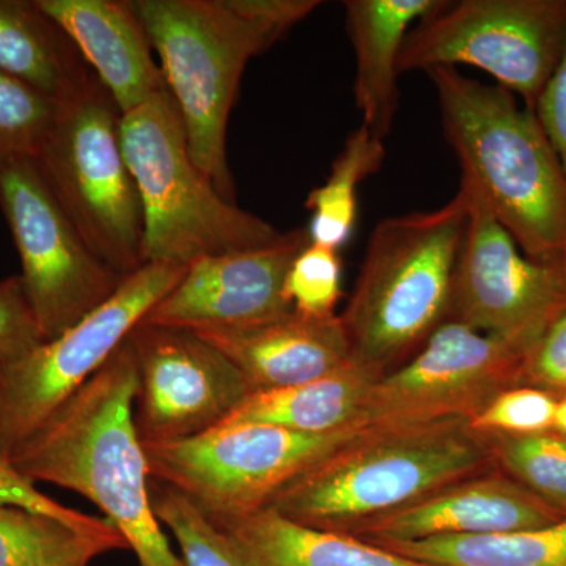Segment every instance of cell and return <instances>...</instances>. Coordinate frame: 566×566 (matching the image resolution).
<instances>
[{
  "mask_svg": "<svg viewBox=\"0 0 566 566\" xmlns=\"http://www.w3.org/2000/svg\"><path fill=\"white\" fill-rule=\"evenodd\" d=\"M39 3L69 33L122 115L166 91L161 66L153 57L150 41L132 0H39Z\"/></svg>",
  "mask_w": 566,
  "mask_h": 566,
  "instance_id": "18",
  "label": "cell"
},
{
  "mask_svg": "<svg viewBox=\"0 0 566 566\" xmlns=\"http://www.w3.org/2000/svg\"><path fill=\"white\" fill-rule=\"evenodd\" d=\"M182 118L189 153L234 203L227 126L248 63L318 9L316 0H132Z\"/></svg>",
  "mask_w": 566,
  "mask_h": 566,
  "instance_id": "2",
  "label": "cell"
},
{
  "mask_svg": "<svg viewBox=\"0 0 566 566\" xmlns=\"http://www.w3.org/2000/svg\"><path fill=\"white\" fill-rule=\"evenodd\" d=\"M565 29L566 0H444L406 35L398 70L474 66L534 111Z\"/></svg>",
  "mask_w": 566,
  "mask_h": 566,
  "instance_id": "10",
  "label": "cell"
},
{
  "mask_svg": "<svg viewBox=\"0 0 566 566\" xmlns=\"http://www.w3.org/2000/svg\"><path fill=\"white\" fill-rule=\"evenodd\" d=\"M59 103L0 71V170L33 158L46 139Z\"/></svg>",
  "mask_w": 566,
  "mask_h": 566,
  "instance_id": "28",
  "label": "cell"
},
{
  "mask_svg": "<svg viewBox=\"0 0 566 566\" xmlns=\"http://www.w3.org/2000/svg\"><path fill=\"white\" fill-rule=\"evenodd\" d=\"M0 208L21 260V283L43 342L91 315L117 292L123 275L82 240L32 158L0 170Z\"/></svg>",
  "mask_w": 566,
  "mask_h": 566,
  "instance_id": "11",
  "label": "cell"
},
{
  "mask_svg": "<svg viewBox=\"0 0 566 566\" xmlns=\"http://www.w3.org/2000/svg\"><path fill=\"white\" fill-rule=\"evenodd\" d=\"M461 185L535 262L566 268V172L535 112L501 85L457 69L427 71Z\"/></svg>",
  "mask_w": 566,
  "mask_h": 566,
  "instance_id": "3",
  "label": "cell"
},
{
  "mask_svg": "<svg viewBox=\"0 0 566 566\" xmlns=\"http://www.w3.org/2000/svg\"><path fill=\"white\" fill-rule=\"evenodd\" d=\"M378 546L433 566H566V517L553 526L531 531Z\"/></svg>",
  "mask_w": 566,
  "mask_h": 566,
  "instance_id": "23",
  "label": "cell"
},
{
  "mask_svg": "<svg viewBox=\"0 0 566 566\" xmlns=\"http://www.w3.org/2000/svg\"><path fill=\"white\" fill-rule=\"evenodd\" d=\"M444 0H346V32L356 55L354 102L378 139L392 132L400 92L398 61L406 35Z\"/></svg>",
  "mask_w": 566,
  "mask_h": 566,
  "instance_id": "19",
  "label": "cell"
},
{
  "mask_svg": "<svg viewBox=\"0 0 566 566\" xmlns=\"http://www.w3.org/2000/svg\"><path fill=\"white\" fill-rule=\"evenodd\" d=\"M534 112L566 172V29L560 55Z\"/></svg>",
  "mask_w": 566,
  "mask_h": 566,
  "instance_id": "34",
  "label": "cell"
},
{
  "mask_svg": "<svg viewBox=\"0 0 566 566\" xmlns=\"http://www.w3.org/2000/svg\"><path fill=\"white\" fill-rule=\"evenodd\" d=\"M534 344L447 319L406 363L376 379L360 422L400 427L472 419L495 395L521 386L524 360Z\"/></svg>",
  "mask_w": 566,
  "mask_h": 566,
  "instance_id": "12",
  "label": "cell"
},
{
  "mask_svg": "<svg viewBox=\"0 0 566 566\" xmlns=\"http://www.w3.org/2000/svg\"><path fill=\"white\" fill-rule=\"evenodd\" d=\"M381 139L360 126L349 134L323 186L308 193L305 207L312 211L307 233L311 243L340 252L354 232L357 189L365 178L381 169L386 150Z\"/></svg>",
  "mask_w": 566,
  "mask_h": 566,
  "instance_id": "25",
  "label": "cell"
},
{
  "mask_svg": "<svg viewBox=\"0 0 566 566\" xmlns=\"http://www.w3.org/2000/svg\"><path fill=\"white\" fill-rule=\"evenodd\" d=\"M553 431L554 433L566 438V395L557 398L556 417H554Z\"/></svg>",
  "mask_w": 566,
  "mask_h": 566,
  "instance_id": "35",
  "label": "cell"
},
{
  "mask_svg": "<svg viewBox=\"0 0 566 566\" xmlns=\"http://www.w3.org/2000/svg\"><path fill=\"white\" fill-rule=\"evenodd\" d=\"M0 71L55 103L98 80L39 0H0Z\"/></svg>",
  "mask_w": 566,
  "mask_h": 566,
  "instance_id": "21",
  "label": "cell"
},
{
  "mask_svg": "<svg viewBox=\"0 0 566 566\" xmlns=\"http://www.w3.org/2000/svg\"><path fill=\"white\" fill-rule=\"evenodd\" d=\"M186 266L148 262L126 275L106 303L69 331L0 364V463L46 422L117 352Z\"/></svg>",
  "mask_w": 566,
  "mask_h": 566,
  "instance_id": "9",
  "label": "cell"
},
{
  "mask_svg": "<svg viewBox=\"0 0 566 566\" xmlns=\"http://www.w3.org/2000/svg\"><path fill=\"white\" fill-rule=\"evenodd\" d=\"M117 549H128L117 528L93 534L43 513L0 504V566H88Z\"/></svg>",
  "mask_w": 566,
  "mask_h": 566,
  "instance_id": "24",
  "label": "cell"
},
{
  "mask_svg": "<svg viewBox=\"0 0 566 566\" xmlns=\"http://www.w3.org/2000/svg\"><path fill=\"white\" fill-rule=\"evenodd\" d=\"M136 357L126 340L39 430L9 465L84 495L106 513L140 566H188L175 556L151 506L150 472L133 422Z\"/></svg>",
  "mask_w": 566,
  "mask_h": 566,
  "instance_id": "1",
  "label": "cell"
},
{
  "mask_svg": "<svg viewBox=\"0 0 566 566\" xmlns=\"http://www.w3.org/2000/svg\"><path fill=\"white\" fill-rule=\"evenodd\" d=\"M128 338L137 374L133 422L142 444L208 433L252 394L237 365L192 331L140 323Z\"/></svg>",
  "mask_w": 566,
  "mask_h": 566,
  "instance_id": "14",
  "label": "cell"
},
{
  "mask_svg": "<svg viewBox=\"0 0 566 566\" xmlns=\"http://www.w3.org/2000/svg\"><path fill=\"white\" fill-rule=\"evenodd\" d=\"M557 397L532 386H515L495 395L469 424L488 436H527L553 431Z\"/></svg>",
  "mask_w": 566,
  "mask_h": 566,
  "instance_id": "30",
  "label": "cell"
},
{
  "mask_svg": "<svg viewBox=\"0 0 566 566\" xmlns=\"http://www.w3.org/2000/svg\"><path fill=\"white\" fill-rule=\"evenodd\" d=\"M468 223L463 191L431 211L375 227L354 292L340 314L354 359L385 375L449 319Z\"/></svg>",
  "mask_w": 566,
  "mask_h": 566,
  "instance_id": "5",
  "label": "cell"
},
{
  "mask_svg": "<svg viewBox=\"0 0 566 566\" xmlns=\"http://www.w3.org/2000/svg\"><path fill=\"white\" fill-rule=\"evenodd\" d=\"M493 436L469 420L367 427L275 495L273 509L294 523L349 532L493 471Z\"/></svg>",
  "mask_w": 566,
  "mask_h": 566,
  "instance_id": "4",
  "label": "cell"
},
{
  "mask_svg": "<svg viewBox=\"0 0 566 566\" xmlns=\"http://www.w3.org/2000/svg\"><path fill=\"white\" fill-rule=\"evenodd\" d=\"M460 191L468 200V223L449 319L534 344L566 305V268L528 259L471 188L461 185Z\"/></svg>",
  "mask_w": 566,
  "mask_h": 566,
  "instance_id": "13",
  "label": "cell"
},
{
  "mask_svg": "<svg viewBox=\"0 0 566 566\" xmlns=\"http://www.w3.org/2000/svg\"><path fill=\"white\" fill-rule=\"evenodd\" d=\"M216 526L244 566H433L359 536L294 523L273 509Z\"/></svg>",
  "mask_w": 566,
  "mask_h": 566,
  "instance_id": "20",
  "label": "cell"
},
{
  "mask_svg": "<svg viewBox=\"0 0 566 566\" xmlns=\"http://www.w3.org/2000/svg\"><path fill=\"white\" fill-rule=\"evenodd\" d=\"M0 504L21 506V509L43 513V515L55 517L70 526L93 532V534H106V532L115 531L107 520L85 515V513L52 501L46 494L36 490L32 482L18 474L10 465L2 463H0Z\"/></svg>",
  "mask_w": 566,
  "mask_h": 566,
  "instance_id": "33",
  "label": "cell"
},
{
  "mask_svg": "<svg viewBox=\"0 0 566 566\" xmlns=\"http://www.w3.org/2000/svg\"><path fill=\"white\" fill-rule=\"evenodd\" d=\"M308 243L307 230H293L271 244L197 260L142 323L200 331L251 326L290 314L283 283Z\"/></svg>",
  "mask_w": 566,
  "mask_h": 566,
  "instance_id": "15",
  "label": "cell"
},
{
  "mask_svg": "<svg viewBox=\"0 0 566 566\" xmlns=\"http://www.w3.org/2000/svg\"><path fill=\"white\" fill-rule=\"evenodd\" d=\"M565 517L564 510L547 504L504 472L493 469L434 491L349 534L375 545H386L442 536L531 531L553 526Z\"/></svg>",
  "mask_w": 566,
  "mask_h": 566,
  "instance_id": "16",
  "label": "cell"
},
{
  "mask_svg": "<svg viewBox=\"0 0 566 566\" xmlns=\"http://www.w3.org/2000/svg\"><path fill=\"white\" fill-rule=\"evenodd\" d=\"M120 139L144 211L145 263L188 268L282 237L270 222L223 199L200 172L169 88L122 115Z\"/></svg>",
  "mask_w": 566,
  "mask_h": 566,
  "instance_id": "6",
  "label": "cell"
},
{
  "mask_svg": "<svg viewBox=\"0 0 566 566\" xmlns=\"http://www.w3.org/2000/svg\"><path fill=\"white\" fill-rule=\"evenodd\" d=\"M381 374L356 359L333 374L285 389L252 392L221 424H273L331 433L360 422L365 398Z\"/></svg>",
  "mask_w": 566,
  "mask_h": 566,
  "instance_id": "22",
  "label": "cell"
},
{
  "mask_svg": "<svg viewBox=\"0 0 566 566\" xmlns=\"http://www.w3.org/2000/svg\"><path fill=\"white\" fill-rule=\"evenodd\" d=\"M43 344L39 324L20 275L0 281V364L17 359Z\"/></svg>",
  "mask_w": 566,
  "mask_h": 566,
  "instance_id": "32",
  "label": "cell"
},
{
  "mask_svg": "<svg viewBox=\"0 0 566 566\" xmlns=\"http://www.w3.org/2000/svg\"><path fill=\"white\" fill-rule=\"evenodd\" d=\"M365 428L312 434L273 424H219L196 438L142 447L151 479L221 524L266 509L283 488Z\"/></svg>",
  "mask_w": 566,
  "mask_h": 566,
  "instance_id": "8",
  "label": "cell"
},
{
  "mask_svg": "<svg viewBox=\"0 0 566 566\" xmlns=\"http://www.w3.org/2000/svg\"><path fill=\"white\" fill-rule=\"evenodd\" d=\"M150 499L159 523L180 545L186 565L244 566L226 534L191 499L155 479L150 480Z\"/></svg>",
  "mask_w": 566,
  "mask_h": 566,
  "instance_id": "27",
  "label": "cell"
},
{
  "mask_svg": "<svg viewBox=\"0 0 566 566\" xmlns=\"http://www.w3.org/2000/svg\"><path fill=\"white\" fill-rule=\"evenodd\" d=\"M494 463L547 504L566 512V438L546 431L493 436Z\"/></svg>",
  "mask_w": 566,
  "mask_h": 566,
  "instance_id": "26",
  "label": "cell"
},
{
  "mask_svg": "<svg viewBox=\"0 0 566 566\" xmlns=\"http://www.w3.org/2000/svg\"><path fill=\"white\" fill-rule=\"evenodd\" d=\"M342 273L338 251L308 243L290 266L283 296L296 314L331 318L342 297Z\"/></svg>",
  "mask_w": 566,
  "mask_h": 566,
  "instance_id": "29",
  "label": "cell"
},
{
  "mask_svg": "<svg viewBox=\"0 0 566 566\" xmlns=\"http://www.w3.org/2000/svg\"><path fill=\"white\" fill-rule=\"evenodd\" d=\"M122 114L99 80L59 103L33 156L41 177L88 249L115 273L144 260V211L120 139Z\"/></svg>",
  "mask_w": 566,
  "mask_h": 566,
  "instance_id": "7",
  "label": "cell"
},
{
  "mask_svg": "<svg viewBox=\"0 0 566 566\" xmlns=\"http://www.w3.org/2000/svg\"><path fill=\"white\" fill-rule=\"evenodd\" d=\"M521 386L536 387L557 398L566 395V305L527 353Z\"/></svg>",
  "mask_w": 566,
  "mask_h": 566,
  "instance_id": "31",
  "label": "cell"
},
{
  "mask_svg": "<svg viewBox=\"0 0 566 566\" xmlns=\"http://www.w3.org/2000/svg\"><path fill=\"white\" fill-rule=\"evenodd\" d=\"M192 333L226 354L252 392L304 385L354 360L340 315L311 318L293 311L251 326Z\"/></svg>",
  "mask_w": 566,
  "mask_h": 566,
  "instance_id": "17",
  "label": "cell"
}]
</instances>
